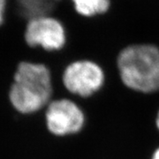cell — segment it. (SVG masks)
<instances>
[{
	"instance_id": "cell-1",
	"label": "cell",
	"mask_w": 159,
	"mask_h": 159,
	"mask_svg": "<svg viewBox=\"0 0 159 159\" xmlns=\"http://www.w3.org/2000/svg\"><path fill=\"white\" fill-rule=\"evenodd\" d=\"M52 93V76L46 65L31 61L18 64L8 92L9 101L18 112L39 111L51 102Z\"/></svg>"
},
{
	"instance_id": "cell-2",
	"label": "cell",
	"mask_w": 159,
	"mask_h": 159,
	"mask_svg": "<svg viewBox=\"0 0 159 159\" xmlns=\"http://www.w3.org/2000/svg\"><path fill=\"white\" fill-rule=\"evenodd\" d=\"M123 85L130 90L153 94L159 91V47L152 43L125 46L117 57Z\"/></svg>"
},
{
	"instance_id": "cell-3",
	"label": "cell",
	"mask_w": 159,
	"mask_h": 159,
	"mask_svg": "<svg viewBox=\"0 0 159 159\" xmlns=\"http://www.w3.org/2000/svg\"><path fill=\"white\" fill-rule=\"evenodd\" d=\"M62 82L69 93L86 98L101 90L105 82V73L98 63L90 59H78L64 69Z\"/></svg>"
},
{
	"instance_id": "cell-4",
	"label": "cell",
	"mask_w": 159,
	"mask_h": 159,
	"mask_svg": "<svg viewBox=\"0 0 159 159\" xmlns=\"http://www.w3.org/2000/svg\"><path fill=\"white\" fill-rule=\"evenodd\" d=\"M46 127L51 134L63 137L78 134L83 129L86 116L79 104L68 98L52 100L45 111Z\"/></svg>"
},
{
	"instance_id": "cell-5",
	"label": "cell",
	"mask_w": 159,
	"mask_h": 159,
	"mask_svg": "<svg viewBox=\"0 0 159 159\" xmlns=\"http://www.w3.org/2000/svg\"><path fill=\"white\" fill-rule=\"evenodd\" d=\"M23 35L30 48L41 47L47 51L62 50L67 39L63 23L51 14L28 20Z\"/></svg>"
},
{
	"instance_id": "cell-6",
	"label": "cell",
	"mask_w": 159,
	"mask_h": 159,
	"mask_svg": "<svg viewBox=\"0 0 159 159\" xmlns=\"http://www.w3.org/2000/svg\"><path fill=\"white\" fill-rule=\"evenodd\" d=\"M61 0H14L18 13L27 20L43 15H50Z\"/></svg>"
},
{
	"instance_id": "cell-7",
	"label": "cell",
	"mask_w": 159,
	"mask_h": 159,
	"mask_svg": "<svg viewBox=\"0 0 159 159\" xmlns=\"http://www.w3.org/2000/svg\"><path fill=\"white\" fill-rule=\"evenodd\" d=\"M75 11L82 17L92 18L107 12L111 0H71Z\"/></svg>"
},
{
	"instance_id": "cell-8",
	"label": "cell",
	"mask_w": 159,
	"mask_h": 159,
	"mask_svg": "<svg viewBox=\"0 0 159 159\" xmlns=\"http://www.w3.org/2000/svg\"><path fill=\"white\" fill-rule=\"evenodd\" d=\"M8 0H0V27L6 21V11Z\"/></svg>"
},
{
	"instance_id": "cell-9",
	"label": "cell",
	"mask_w": 159,
	"mask_h": 159,
	"mask_svg": "<svg viewBox=\"0 0 159 159\" xmlns=\"http://www.w3.org/2000/svg\"><path fill=\"white\" fill-rule=\"evenodd\" d=\"M151 159H159V147L155 149V151L151 156Z\"/></svg>"
},
{
	"instance_id": "cell-10",
	"label": "cell",
	"mask_w": 159,
	"mask_h": 159,
	"mask_svg": "<svg viewBox=\"0 0 159 159\" xmlns=\"http://www.w3.org/2000/svg\"><path fill=\"white\" fill-rule=\"evenodd\" d=\"M156 126H157V130L159 131V110L157 113V116H156Z\"/></svg>"
}]
</instances>
